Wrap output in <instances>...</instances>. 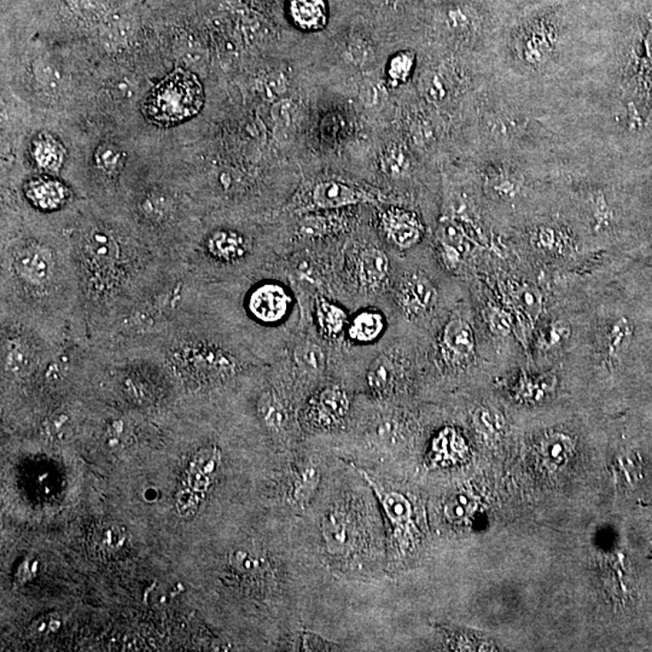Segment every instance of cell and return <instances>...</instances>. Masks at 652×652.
<instances>
[{
	"instance_id": "6da1fadb",
	"label": "cell",
	"mask_w": 652,
	"mask_h": 652,
	"mask_svg": "<svg viewBox=\"0 0 652 652\" xmlns=\"http://www.w3.org/2000/svg\"><path fill=\"white\" fill-rule=\"evenodd\" d=\"M0 314L56 344H89L69 232L3 231Z\"/></svg>"
},
{
	"instance_id": "7a4b0ae2",
	"label": "cell",
	"mask_w": 652,
	"mask_h": 652,
	"mask_svg": "<svg viewBox=\"0 0 652 652\" xmlns=\"http://www.w3.org/2000/svg\"><path fill=\"white\" fill-rule=\"evenodd\" d=\"M69 234L82 312L92 344L126 314L162 258L139 235L109 222L91 219Z\"/></svg>"
},
{
	"instance_id": "3957f363",
	"label": "cell",
	"mask_w": 652,
	"mask_h": 652,
	"mask_svg": "<svg viewBox=\"0 0 652 652\" xmlns=\"http://www.w3.org/2000/svg\"><path fill=\"white\" fill-rule=\"evenodd\" d=\"M203 284L184 260L162 258L126 314L89 345L116 352H156L163 338L202 314Z\"/></svg>"
},
{
	"instance_id": "277c9868",
	"label": "cell",
	"mask_w": 652,
	"mask_h": 652,
	"mask_svg": "<svg viewBox=\"0 0 652 652\" xmlns=\"http://www.w3.org/2000/svg\"><path fill=\"white\" fill-rule=\"evenodd\" d=\"M156 352L175 382L195 391L225 384L245 369L235 342L203 312L163 338Z\"/></svg>"
},
{
	"instance_id": "5b68a950",
	"label": "cell",
	"mask_w": 652,
	"mask_h": 652,
	"mask_svg": "<svg viewBox=\"0 0 652 652\" xmlns=\"http://www.w3.org/2000/svg\"><path fill=\"white\" fill-rule=\"evenodd\" d=\"M0 326L3 388L13 387L25 395L49 392L46 371L63 344L8 315L0 314Z\"/></svg>"
},
{
	"instance_id": "8992f818",
	"label": "cell",
	"mask_w": 652,
	"mask_h": 652,
	"mask_svg": "<svg viewBox=\"0 0 652 652\" xmlns=\"http://www.w3.org/2000/svg\"><path fill=\"white\" fill-rule=\"evenodd\" d=\"M203 89L198 76L178 69L152 89L146 99V114L159 126H173L201 111Z\"/></svg>"
},
{
	"instance_id": "52a82bcc",
	"label": "cell",
	"mask_w": 652,
	"mask_h": 652,
	"mask_svg": "<svg viewBox=\"0 0 652 652\" xmlns=\"http://www.w3.org/2000/svg\"><path fill=\"white\" fill-rule=\"evenodd\" d=\"M291 295L275 279L256 281L245 289L241 306L244 318L255 326L268 329L281 324L291 311Z\"/></svg>"
},
{
	"instance_id": "ba28073f",
	"label": "cell",
	"mask_w": 652,
	"mask_h": 652,
	"mask_svg": "<svg viewBox=\"0 0 652 652\" xmlns=\"http://www.w3.org/2000/svg\"><path fill=\"white\" fill-rule=\"evenodd\" d=\"M27 203L43 214H55L66 208L72 194L68 186L58 179L36 176L23 185Z\"/></svg>"
},
{
	"instance_id": "9c48e42d",
	"label": "cell",
	"mask_w": 652,
	"mask_h": 652,
	"mask_svg": "<svg viewBox=\"0 0 652 652\" xmlns=\"http://www.w3.org/2000/svg\"><path fill=\"white\" fill-rule=\"evenodd\" d=\"M347 392L339 385L322 388L309 401L307 418L314 427L332 428L341 424L349 412Z\"/></svg>"
},
{
	"instance_id": "30bf717a",
	"label": "cell",
	"mask_w": 652,
	"mask_h": 652,
	"mask_svg": "<svg viewBox=\"0 0 652 652\" xmlns=\"http://www.w3.org/2000/svg\"><path fill=\"white\" fill-rule=\"evenodd\" d=\"M397 299L401 311L408 317L417 318L435 307L439 295L427 276L415 272L402 279Z\"/></svg>"
},
{
	"instance_id": "8fae6325",
	"label": "cell",
	"mask_w": 652,
	"mask_h": 652,
	"mask_svg": "<svg viewBox=\"0 0 652 652\" xmlns=\"http://www.w3.org/2000/svg\"><path fill=\"white\" fill-rule=\"evenodd\" d=\"M312 203L315 208L322 211H335L359 205V203L374 202L375 196L358 186L339 181H322L312 190Z\"/></svg>"
},
{
	"instance_id": "7c38bea8",
	"label": "cell",
	"mask_w": 652,
	"mask_h": 652,
	"mask_svg": "<svg viewBox=\"0 0 652 652\" xmlns=\"http://www.w3.org/2000/svg\"><path fill=\"white\" fill-rule=\"evenodd\" d=\"M379 222L385 237L402 251L415 247L423 234L417 215L406 209L389 208L382 213Z\"/></svg>"
},
{
	"instance_id": "4fadbf2b",
	"label": "cell",
	"mask_w": 652,
	"mask_h": 652,
	"mask_svg": "<svg viewBox=\"0 0 652 652\" xmlns=\"http://www.w3.org/2000/svg\"><path fill=\"white\" fill-rule=\"evenodd\" d=\"M441 351L451 362H462L471 358L475 353V335L471 325L462 318L451 319L442 331Z\"/></svg>"
},
{
	"instance_id": "5bb4252c",
	"label": "cell",
	"mask_w": 652,
	"mask_h": 652,
	"mask_svg": "<svg viewBox=\"0 0 652 652\" xmlns=\"http://www.w3.org/2000/svg\"><path fill=\"white\" fill-rule=\"evenodd\" d=\"M391 274V260L381 249L365 248L357 259V278L366 291H378L387 283Z\"/></svg>"
},
{
	"instance_id": "9a60e30c",
	"label": "cell",
	"mask_w": 652,
	"mask_h": 652,
	"mask_svg": "<svg viewBox=\"0 0 652 652\" xmlns=\"http://www.w3.org/2000/svg\"><path fill=\"white\" fill-rule=\"evenodd\" d=\"M361 474L362 477L368 478L376 494H377L379 501H381L385 511V516L391 521L392 527L398 533H402L401 531H405L411 522L412 507L408 499L399 493V492L388 491V489L379 487L375 481L368 477L365 472H361Z\"/></svg>"
},
{
	"instance_id": "2e32d148",
	"label": "cell",
	"mask_w": 652,
	"mask_h": 652,
	"mask_svg": "<svg viewBox=\"0 0 652 652\" xmlns=\"http://www.w3.org/2000/svg\"><path fill=\"white\" fill-rule=\"evenodd\" d=\"M326 550L332 555H345L352 544L353 527L347 516L342 512H330L322 524Z\"/></svg>"
},
{
	"instance_id": "e0dca14e",
	"label": "cell",
	"mask_w": 652,
	"mask_h": 652,
	"mask_svg": "<svg viewBox=\"0 0 652 652\" xmlns=\"http://www.w3.org/2000/svg\"><path fill=\"white\" fill-rule=\"evenodd\" d=\"M288 12L292 22L302 31H319L328 22L325 0H289Z\"/></svg>"
},
{
	"instance_id": "ac0fdd59",
	"label": "cell",
	"mask_w": 652,
	"mask_h": 652,
	"mask_svg": "<svg viewBox=\"0 0 652 652\" xmlns=\"http://www.w3.org/2000/svg\"><path fill=\"white\" fill-rule=\"evenodd\" d=\"M259 418L268 431L279 432L284 431L289 423V412L284 401L274 389L261 392L256 404Z\"/></svg>"
},
{
	"instance_id": "d6986e66",
	"label": "cell",
	"mask_w": 652,
	"mask_h": 652,
	"mask_svg": "<svg viewBox=\"0 0 652 652\" xmlns=\"http://www.w3.org/2000/svg\"><path fill=\"white\" fill-rule=\"evenodd\" d=\"M384 315L374 309H366L349 322L348 336L359 344H371L384 334Z\"/></svg>"
},
{
	"instance_id": "ffe728a7",
	"label": "cell",
	"mask_w": 652,
	"mask_h": 652,
	"mask_svg": "<svg viewBox=\"0 0 652 652\" xmlns=\"http://www.w3.org/2000/svg\"><path fill=\"white\" fill-rule=\"evenodd\" d=\"M398 377V368L395 359L391 354L379 355L372 362L368 371V384L372 392L377 395H387L394 388Z\"/></svg>"
},
{
	"instance_id": "44dd1931",
	"label": "cell",
	"mask_w": 652,
	"mask_h": 652,
	"mask_svg": "<svg viewBox=\"0 0 652 652\" xmlns=\"http://www.w3.org/2000/svg\"><path fill=\"white\" fill-rule=\"evenodd\" d=\"M315 321L319 330L328 338H338L349 324L347 312L341 306L325 299L317 302Z\"/></svg>"
},
{
	"instance_id": "7402d4cb",
	"label": "cell",
	"mask_w": 652,
	"mask_h": 652,
	"mask_svg": "<svg viewBox=\"0 0 652 652\" xmlns=\"http://www.w3.org/2000/svg\"><path fill=\"white\" fill-rule=\"evenodd\" d=\"M292 361L296 368L306 375L317 376L324 371L325 352L317 342L306 339L296 345L292 351Z\"/></svg>"
},
{
	"instance_id": "603a6c76",
	"label": "cell",
	"mask_w": 652,
	"mask_h": 652,
	"mask_svg": "<svg viewBox=\"0 0 652 652\" xmlns=\"http://www.w3.org/2000/svg\"><path fill=\"white\" fill-rule=\"evenodd\" d=\"M36 163L49 173H58L63 165V151L61 145L51 138L43 137L35 142L33 151Z\"/></svg>"
},
{
	"instance_id": "cb8c5ba5",
	"label": "cell",
	"mask_w": 652,
	"mask_h": 652,
	"mask_svg": "<svg viewBox=\"0 0 652 652\" xmlns=\"http://www.w3.org/2000/svg\"><path fill=\"white\" fill-rule=\"evenodd\" d=\"M319 485V472L314 467H307L299 471L292 485V498L298 504H307L314 497Z\"/></svg>"
},
{
	"instance_id": "d4e9b609",
	"label": "cell",
	"mask_w": 652,
	"mask_h": 652,
	"mask_svg": "<svg viewBox=\"0 0 652 652\" xmlns=\"http://www.w3.org/2000/svg\"><path fill=\"white\" fill-rule=\"evenodd\" d=\"M512 299L529 318L537 319L541 314L542 299L537 288L528 284L520 285L512 291Z\"/></svg>"
},
{
	"instance_id": "484cf974",
	"label": "cell",
	"mask_w": 652,
	"mask_h": 652,
	"mask_svg": "<svg viewBox=\"0 0 652 652\" xmlns=\"http://www.w3.org/2000/svg\"><path fill=\"white\" fill-rule=\"evenodd\" d=\"M96 163L103 175L114 178L124 167V155L114 146H102L98 152H96Z\"/></svg>"
},
{
	"instance_id": "4316f807",
	"label": "cell",
	"mask_w": 652,
	"mask_h": 652,
	"mask_svg": "<svg viewBox=\"0 0 652 652\" xmlns=\"http://www.w3.org/2000/svg\"><path fill=\"white\" fill-rule=\"evenodd\" d=\"M415 59L410 52H399L392 56L388 65V78L394 84H402L414 71Z\"/></svg>"
},
{
	"instance_id": "83f0119b",
	"label": "cell",
	"mask_w": 652,
	"mask_h": 652,
	"mask_svg": "<svg viewBox=\"0 0 652 652\" xmlns=\"http://www.w3.org/2000/svg\"><path fill=\"white\" fill-rule=\"evenodd\" d=\"M570 336V325L564 322H555L548 325L541 338V345L547 349L560 347Z\"/></svg>"
},
{
	"instance_id": "f1b7e54d",
	"label": "cell",
	"mask_w": 652,
	"mask_h": 652,
	"mask_svg": "<svg viewBox=\"0 0 652 652\" xmlns=\"http://www.w3.org/2000/svg\"><path fill=\"white\" fill-rule=\"evenodd\" d=\"M408 161H406L404 154H400V152H387L382 158V171L392 176V178L404 175L408 171Z\"/></svg>"
},
{
	"instance_id": "f546056e",
	"label": "cell",
	"mask_w": 652,
	"mask_h": 652,
	"mask_svg": "<svg viewBox=\"0 0 652 652\" xmlns=\"http://www.w3.org/2000/svg\"><path fill=\"white\" fill-rule=\"evenodd\" d=\"M630 335V326H628L626 322H618L617 324L614 326L613 330L610 332V336H609V354H610V357H617V354L621 351V348L625 347V344H626Z\"/></svg>"
},
{
	"instance_id": "4dcf8cb0",
	"label": "cell",
	"mask_w": 652,
	"mask_h": 652,
	"mask_svg": "<svg viewBox=\"0 0 652 652\" xmlns=\"http://www.w3.org/2000/svg\"><path fill=\"white\" fill-rule=\"evenodd\" d=\"M569 448H570V439L560 434L548 438L544 444L545 454L552 461H561L567 454Z\"/></svg>"
},
{
	"instance_id": "1f68e13d",
	"label": "cell",
	"mask_w": 652,
	"mask_h": 652,
	"mask_svg": "<svg viewBox=\"0 0 652 652\" xmlns=\"http://www.w3.org/2000/svg\"><path fill=\"white\" fill-rule=\"evenodd\" d=\"M488 322L495 335H508L511 330V318L507 312L493 309L488 315Z\"/></svg>"
},
{
	"instance_id": "d6a6232c",
	"label": "cell",
	"mask_w": 652,
	"mask_h": 652,
	"mask_svg": "<svg viewBox=\"0 0 652 652\" xmlns=\"http://www.w3.org/2000/svg\"><path fill=\"white\" fill-rule=\"evenodd\" d=\"M231 564L242 573H252L256 569H260V561L252 557L248 552L236 551L231 555Z\"/></svg>"
},
{
	"instance_id": "836d02e7",
	"label": "cell",
	"mask_w": 652,
	"mask_h": 652,
	"mask_svg": "<svg viewBox=\"0 0 652 652\" xmlns=\"http://www.w3.org/2000/svg\"><path fill=\"white\" fill-rule=\"evenodd\" d=\"M301 648L304 651H330L335 650V644L329 643L317 634L305 633L301 638Z\"/></svg>"
},
{
	"instance_id": "e575fe53",
	"label": "cell",
	"mask_w": 652,
	"mask_h": 652,
	"mask_svg": "<svg viewBox=\"0 0 652 652\" xmlns=\"http://www.w3.org/2000/svg\"><path fill=\"white\" fill-rule=\"evenodd\" d=\"M73 3H74L76 6H79V8L86 10L92 9V12H95V10L101 8L105 0H73Z\"/></svg>"
}]
</instances>
